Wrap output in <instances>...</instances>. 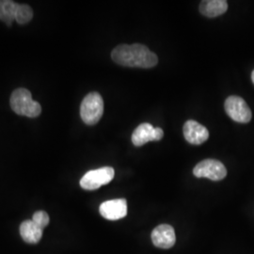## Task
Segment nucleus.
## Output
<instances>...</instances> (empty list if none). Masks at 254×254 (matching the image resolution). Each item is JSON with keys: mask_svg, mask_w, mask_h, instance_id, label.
I'll use <instances>...</instances> for the list:
<instances>
[{"mask_svg": "<svg viewBox=\"0 0 254 254\" xmlns=\"http://www.w3.org/2000/svg\"><path fill=\"white\" fill-rule=\"evenodd\" d=\"M9 103L11 109L18 115L36 118L42 112L41 105L33 100L30 91L24 88H19L11 93Z\"/></svg>", "mask_w": 254, "mask_h": 254, "instance_id": "obj_2", "label": "nucleus"}, {"mask_svg": "<svg viewBox=\"0 0 254 254\" xmlns=\"http://www.w3.org/2000/svg\"><path fill=\"white\" fill-rule=\"evenodd\" d=\"M32 220L36 223L39 227L42 228L44 230L49 224L50 218H49L48 214L45 211H37L32 217Z\"/></svg>", "mask_w": 254, "mask_h": 254, "instance_id": "obj_15", "label": "nucleus"}, {"mask_svg": "<svg viewBox=\"0 0 254 254\" xmlns=\"http://www.w3.org/2000/svg\"><path fill=\"white\" fill-rule=\"evenodd\" d=\"M225 111L229 117L236 123L248 124L251 122L253 113L245 100L239 96H230L225 101Z\"/></svg>", "mask_w": 254, "mask_h": 254, "instance_id": "obj_6", "label": "nucleus"}, {"mask_svg": "<svg viewBox=\"0 0 254 254\" xmlns=\"http://www.w3.org/2000/svg\"><path fill=\"white\" fill-rule=\"evenodd\" d=\"M151 237L154 245L160 249H171L176 242L174 229L169 224L157 226L153 231Z\"/></svg>", "mask_w": 254, "mask_h": 254, "instance_id": "obj_9", "label": "nucleus"}, {"mask_svg": "<svg viewBox=\"0 0 254 254\" xmlns=\"http://www.w3.org/2000/svg\"><path fill=\"white\" fill-rule=\"evenodd\" d=\"M111 58L116 64L126 67L152 68L158 63L157 56L140 44L118 46L113 49Z\"/></svg>", "mask_w": 254, "mask_h": 254, "instance_id": "obj_1", "label": "nucleus"}, {"mask_svg": "<svg viewBox=\"0 0 254 254\" xmlns=\"http://www.w3.org/2000/svg\"><path fill=\"white\" fill-rule=\"evenodd\" d=\"M228 9V2L225 0H205L200 4V13L209 18H214L225 13Z\"/></svg>", "mask_w": 254, "mask_h": 254, "instance_id": "obj_12", "label": "nucleus"}, {"mask_svg": "<svg viewBox=\"0 0 254 254\" xmlns=\"http://www.w3.org/2000/svg\"><path fill=\"white\" fill-rule=\"evenodd\" d=\"M43 229L39 227L32 219L25 220L20 225V235L28 244L33 245L39 243L43 236Z\"/></svg>", "mask_w": 254, "mask_h": 254, "instance_id": "obj_10", "label": "nucleus"}, {"mask_svg": "<svg viewBox=\"0 0 254 254\" xmlns=\"http://www.w3.org/2000/svg\"><path fill=\"white\" fill-rule=\"evenodd\" d=\"M183 132L187 141L193 145H200L209 137L207 128L193 120L186 122L183 127Z\"/></svg>", "mask_w": 254, "mask_h": 254, "instance_id": "obj_7", "label": "nucleus"}, {"mask_svg": "<svg viewBox=\"0 0 254 254\" xmlns=\"http://www.w3.org/2000/svg\"><path fill=\"white\" fill-rule=\"evenodd\" d=\"M18 4L11 0H0V20L10 26L15 20V13Z\"/></svg>", "mask_w": 254, "mask_h": 254, "instance_id": "obj_13", "label": "nucleus"}, {"mask_svg": "<svg viewBox=\"0 0 254 254\" xmlns=\"http://www.w3.org/2000/svg\"><path fill=\"white\" fill-rule=\"evenodd\" d=\"M156 141L155 127L150 124H141L136 127L132 134V142L136 147L144 145L149 141Z\"/></svg>", "mask_w": 254, "mask_h": 254, "instance_id": "obj_11", "label": "nucleus"}, {"mask_svg": "<svg viewBox=\"0 0 254 254\" xmlns=\"http://www.w3.org/2000/svg\"><path fill=\"white\" fill-rule=\"evenodd\" d=\"M114 175V169L111 167H104L97 170H92L82 177L80 187L85 190H95L102 186L108 185L112 181Z\"/></svg>", "mask_w": 254, "mask_h": 254, "instance_id": "obj_4", "label": "nucleus"}, {"mask_svg": "<svg viewBox=\"0 0 254 254\" xmlns=\"http://www.w3.org/2000/svg\"><path fill=\"white\" fill-rule=\"evenodd\" d=\"M104 113V100L98 92L89 93L80 106L82 121L88 126L96 125Z\"/></svg>", "mask_w": 254, "mask_h": 254, "instance_id": "obj_3", "label": "nucleus"}, {"mask_svg": "<svg viewBox=\"0 0 254 254\" xmlns=\"http://www.w3.org/2000/svg\"><path fill=\"white\" fill-rule=\"evenodd\" d=\"M99 212L103 218L109 220H118L127 215V201L125 199L107 200L99 207Z\"/></svg>", "mask_w": 254, "mask_h": 254, "instance_id": "obj_8", "label": "nucleus"}, {"mask_svg": "<svg viewBox=\"0 0 254 254\" xmlns=\"http://www.w3.org/2000/svg\"><path fill=\"white\" fill-rule=\"evenodd\" d=\"M32 17H33V10L31 9V7H29L26 4H18L16 13H15V21L18 24L25 25L28 22H30Z\"/></svg>", "mask_w": 254, "mask_h": 254, "instance_id": "obj_14", "label": "nucleus"}, {"mask_svg": "<svg viewBox=\"0 0 254 254\" xmlns=\"http://www.w3.org/2000/svg\"><path fill=\"white\" fill-rule=\"evenodd\" d=\"M252 80H253V82H254V72H253V73H252Z\"/></svg>", "mask_w": 254, "mask_h": 254, "instance_id": "obj_16", "label": "nucleus"}, {"mask_svg": "<svg viewBox=\"0 0 254 254\" xmlns=\"http://www.w3.org/2000/svg\"><path fill=\"white\" fill-rule=\"evenodd\" d=\"M193 174L197 178H208L212 181H220L226 177L227 170L218 160L205 159L197 164L193 170Z\"/></svg>", "mask_w": 254, "mask_h": 254, "instance_id": "obj_5", "label": "nucleus"}]
</instances>
